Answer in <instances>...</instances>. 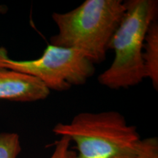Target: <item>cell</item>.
<instances>
[{
    "mask_svg": "<svg viewBox=\"0 0 158 158\" xmlns=\"http://www.w3.org/2000/svg\"><path fill=\"white\" fill-rule=\"evenodd\" d=\"M53 133L76 143L73 158H133L141 138L135 126L115 110L76 114L69 123H58Z\"/></svg>",
    "mask_w": 158,
    "mask_h": 158,
    "instance_id": "2",
    "label": "cell"
},
{
    "mask_svg": "<svg viewBox=\"0 0 158 158\" xmlns=\"http://www.w3.org/2000/svg\"><path fill=\"white\" fill-rule=\"evenodd\" d=\"M0 68L33 77L57 92L84 84L94 73V64L80 51L50 43L39 58L31 60L11 59L7 49L0 47Z\"/></svg>",
    "mask_w": 158,
    "mask_h": 158,
    "instance_id": "4",
    "label": "cell"
},
{
    "mask_svg": "<svg viewBox=\"0 0 158 158\" xmlns=\"http://www.w3.org/2000/svg\"><path fill=\"white\" fill-rule=\"evenodd\" d=\"M71 142L68 138L60 137L55 143V149L50 158H73L76 152L70 149Z\"/></svg>",
    "mask_w": 158,
    "mask_h": 158,
    "instance_id": "9",
    "label": "cell"
},
{
    "mask_svg": "<svg viewBox=\"0 0 158 158\" xmlns=\"http://www.w3.org/2000/svg\"><path fill=\"white\" fill-rule=\"evenodd\" d=\"M124 11L122 0H86L67 13H54L58 32L50 44L80 51L93 64L103 62Z\"/></svg>",
    "mask_w": 158,
    "mask_h": 158,
    "instance_id": "1",
    "label": "cell"
},
{
    "mask_svg": "<svg viewBox=\"0 0 158 158\" xmlns=\"http://www.w3.org/2000/svg\"><path fill=\"white\" fill-rule=\"evenodd\" d=\"M21 152V142L17 133H0V158H17Z\"/></svg>",
    "mask_w": 158,
    "mask_h": 158,
    "instance_id": "7",
    "label": "cell"
},
{
    "mask_svg": "<svg viewBox=\"0 0 158 158\" xmlns=\"http://www.w3.org/2000/svg\"><path fill=\"white\" fill-rule=\"evenodd\" d=\"M51 91L33 77L0 68V99L29 102L48 98Z\"/></svg>",
    "mask_w": 158,
    "mask_h": 158,
    "instance_id": "5",
    "label": "cell"
},
{
    "mask_svg": "<svg viewBox=\"0 0 158 158\" xmlns=\"http://www.w3.org/2000/svg\"><path fill=\"white\" fill-rule=\"evenodd\" d=\"M133 158H158V139L156 137L141 140L138 152Z\"/></svg>",
    "mask_w": 158,
    "mask_h": 158,
    "instance_id": "8",
    "label": "cell"
},
{
    "mask_svg": "<svg viewBox=\"0 0 158 158\" xmlns=\"http://www.w3.org/2000/svg\"><path fill=\"white\" fill-rule=\"evenodd\" d=\"M145 78L151 80L153 87L158 89V22H152L144 40L143 54Z\"/></svg>",
    "mask_w": 158,
    "mask_h": 158,
    "instance_id": "6",
    "label": "cell"
},
{
    "mask_svg": "<svg viewBox=\"0 0 158 158\" xmlns=\"http://www.w3.org/2000/svg\"><path fill=\"white\" fill-rule=\"evenodd\" d=\"M0 10H2V6H0Z\"/></svg>",
    "mask_w": 158,
    "mask_h": 158,
    "instance_id": "10",
    "label": "cell"
},
{
    "mask_svg": "<svg viewBox=\"0 0 158 158\" xmlns=\"http://www.w3.org/2000/svg\"><path fill=\"white\" fill-rule=\"evenodd\" d=\"M119 25L110 39L108 49L114 52L111 64L99 75L102 86L127 89L145 78L142 54L144 40L150 24L157 19V0H128Z\"/></svg>",
    "mask_w": 158,
    "mask_h": 158,
    "instance_id": "3",
    "label": "cell"
}]
</instances>
